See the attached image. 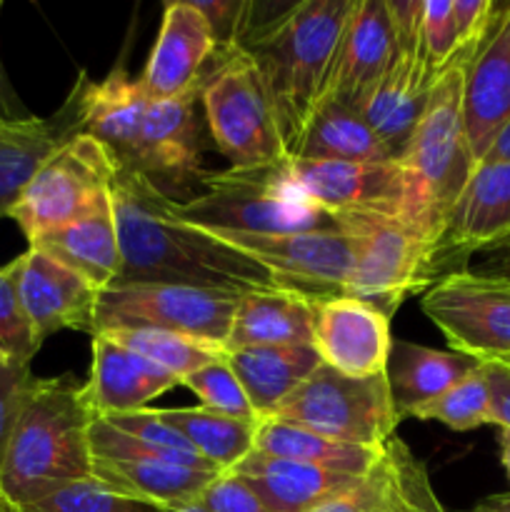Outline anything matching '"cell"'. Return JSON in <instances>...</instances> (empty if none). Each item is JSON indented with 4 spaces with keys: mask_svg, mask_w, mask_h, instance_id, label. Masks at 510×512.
<instances>
[{
    "mask_svg": "<svg viewBox=\"0 0 510 512\" xmlns=\"http://www.w3.org/2000/svg\"><path fill=\"white\" fill-rule=\"evenodd\" d=\"M200 230V228H198ZM228 248L248 255L273 275L283 290L308 295L313 300L345 295L353 270V243L343 230L313 233L243 235L225 230H205Z\"/></svg>",
    "mask_w": 510,
    "mask_h": 512,
    "instance_id": "13",
    "label": "cell"
},
{
    "mask_svg": "<svg viewBox=\"0 0 510 512\" xmlns=\"http://www.w3.org/2000/svg\"><path fill=\"white\" fill-rule=\"evenodd\" d=\"M200 100V88L180 98L155 100L145 113L138 148L133 163L138 173L153 180H188L203 173V140L200 123L195 115V103Z\"/></svg>",
    "mask_w": 510,
    "mask_h": 512,
    "instance_id": "22",
    "label": "cell"
},
{
    "mask_svg": "<svg viewBox=\"0 0 510 512\" xmlns=\"http://www.w3.org/2000/svg\"><path fill=\"white\" fill-rule=\"evenodd\" d=\"M500 463H503L505 475L510 480V428H500Z\"/></svg>",
    "mask_w": 510,
    "mask_h": 512,
    "instance_id": "50",
    "label": "cell"
},
{
    "mask_svg": "<svg viewBox=\"0 0 510 512\" xmlns=\"http://www.w3.org/2000/svg\"><path fill=\"white\" fill-rule=\"evenodd\" d=\"M200 193L170 200V210L185 225L243 235L313 233L343 230L340 218L310 203L288 173V160L253 170L200 173Z\"/></svg>",
    "mask_w": 510,
    "mask_h": 512,
    "instance_id": "4",
    "label": "cell"
},
{
    "mask_svg": "<svg viewBox=\"0 0 510 512\" xmlns=\"http://www.w3.org/2000/svg\"><path fill=\"white\" fill-rule=\"evenodd\" d=\"M105 335L173 373L180 380V385L190 373L228 355L225 345L195 338V335L170 333V330H110Z\"/></svg>",
    "mask_w": 510,
    "mask_h": 512,
    "instance_id": "34",
    "label": "cell"
},
{
    "mask_svg": "<svg viewBox=\"0 0 510 512\" xmlns=\"http://www.w3.org/2000/svg\"><path fill=\"white\" fill-rule=\"evenodd\" d=\"M90 453L98 460H133V463H168L180 468L210 470L218 473L213 465L205 463L198 453H183V450L160 448V445L145 443V440L125 435L105 423L103 418H95L90 425Z\"/></svg>",
    "mask_w": 510,
    "mask_h": 512,
    "instance_id": "36",
    "label": "cell"
},
{
    "mask_svg": "<svg viewBox=\"0 0 510 512\" xmlns=\"http://www.w3.org/2000/svg\"><path fill=\"white\" fill-rule=\"evenodd\" d=\"M0 512H20V510L15 508V505H10V503H5V500H0Z\"/></svg>",
    "mask_w": 510,
    "mask_h": 512,
    "instance_id": "52",
    "label": "cell"
},
{
    "mask_svg": "<svg viewBox=\"0 0 510 512\" xmlns=\"http://www.w3.org/2000/svg\"><path fill=\"white\" fill-rule=\"evenodd\" d=\"M238 298V293L190 285L115 283L98 295L90 335L110 330H170L225 345Z\"/></svg>",
    "mask_w": 510,
    "mask_h": 512,
    "instance_id": "10",
    "label": "cell"
},
{
    "mask_svg": "<svg viewBox=\"0 0 510 512\" xmlns=\"http://www.w3.org/2000/svg\"><path fill=\"white\" fill-rule=\"evenodd\" d=\"M30 118L28 108L23 105V100L15 93L13 83H10L8 73H5V65L0 60V120H25Z\"/></svg>",
    "mask_w": 510,
    "mask_h": 512,
    "instance_id": "47",
    "label": "cell"
},
{
    "mask_svg": "<svg viewBox=\"0 0 510 512\" xmlns=\"http://www.w3.org/2000/svg\"><path fill=\"white\" fill-rule=\"evenodd\" d=\"M33 380L35 375L30 373L28 363L8 360V363L0 365V470H3L15 420H18V413L23 408L25 395H28Z\"/></svg>",
    "mask_w": 510,
    "mask_h": 512,
    "instance_id": "41",
    "label": "cell"
},
{
    "mask_svg": "<svg viewBox=\"0 0 510 512\" xmlns=\"http://www.w3.org/2000/svg\"><path fill=\"white\" fill-rule=\"evenodd\" d=\"M3 363H8V358H5V353L0 350V365H3Z\"/></svg>",
    "mask_w": 510,
    "mask_h": 512,
    "instance_id": "53",
    "label": "cell"
},
{
    "mask_svg": "<svg viewBox=\"0 0 510 512\" xmlns=\"http://www.w3.org/2000/svg\"><path fill=\"white\" fill-rule=\"evenodd\" d=\"M315 300L283 288L250 290L238 298L225 348L313 345Z\"/></svg>",
    "mask_w": 510,
    "mask_h": 512,
    "instance_id": "27",
    "label": "cell"
},
{
    "mask_svg": "<svg viewBox=\"0 0 510 512\" xmlns=\"http://www.w3.org/2000/svg\"><path fill=\"white\" fill-rule=\"evenodd\" d=\"M115 158L90 135H70L43 160L5 210L28 245L40 235L93 213L110 200Z\"/></svg>",
    "mask_w": 510,
    "mask_h": 512,
    "instance_id": "9",
    "label": "cell"
},
{
    "mask_svg": "<svg viewBox=\"0 0 510 512\" xmlns=\"http://www.w3.org/2000/svg\"><path fill=\"white\" fill-rule=\"evenodd\" d=\"M355 0H300L270 20H253L240 48L255 60L290 160L305 125L328 98L340 38Z\"/></svg>",
    "mask_w": 510,
    "mask_h": 512,
    "instance_id": "2",
    "label": "cell"
},
{
    "mask_svg": "<svg viewBox=\"0 0 510 512\" xmlns=\"http://www.w3.org/2000/svg\"><path fill=\"white\" fill-rule=\"evenodd\" d=\"M110 195L123 260L118 283L190 285L238 295L278 288L248 255L175 218L173 198L130 165L115 160Z\"/></svg>",
    "mask_w": 510,
    "mask_h": 512,
    "instance_id": "1",
    "label": "cell"
},
{
    "mask_svg": "<svg viewBox=\"0 0 510 512\" xmlns=\"http://www.w3.org/2000/svg\"><path fill=\"white\" fill-rule=\"evenodd\" d=\"M420 308L455 353L483 363L510 358V288L450 273L425 290Z\"/></svg>",
    "mask_w": 510,
    "mask_h": 512,
    "instance_id": "14",
    "label": "cell"
},
{
    "mask_svg": "<svg viewBox=\"0 0 510 512\" xmlns=\"http://www.w3.org/2000/svg\"><path fill=\"white\" fill-rule=\"evenodd\" d=\"M470 512H510V490L508 493L488 495V498H483L480 503H475Z\"/></svg>",
    "mask_w": 510,
    "mask_h": 512,
    "instance_id": "49",
    "label": "cell"
},
{
    "mask_svg": "<svg viewBox=\"0 0 510 512\" xmlns=\"http://www.w3.org/2000/svg\"><path fill=\"white\" fill-rule=\"evenodd\" d=\"M340 228L353 243L345 295L390 315L405 298L440 280V230L415 215H345Z\"/></svg>",
    "mask_w": 510,
    "mask_h": 512,
    "instance_id": "5",
    "label": "cell"
},
{
    "mask_svg": "<svg viewBox=\"0 0 510 512\" xmlns=\"http://www.w3.org/2000/svg\"><path fill=\"white\" fill-rule=\"evenodd\" d=\"M393 25V58L383 80L360 108L365 123L383 140L395 160L413 138L415 125L428 105L435 78L423 58L425 0H388Z\"/></svg>",
    "mask_w": 510,
    "mask_h": 512,
    "instance_id": "12",
    "label": "cell"
},
{
    "mask_svg": "<svg viewBox=\"0 0 510 512\" xmlns=\"http://www.w3.org/2000/svg\"><path fill=\"white\" fill-rule=\"evenodd\" d=\"M460 50L453 0H425L423 10V58L435 80L450 68Z\"/></svg>",
    "mask_w": 510,
    "mask_h": 512,
    "instance_id": "40",
    "label": "cell"
},
{
    "mask_svg": "<svg viewBox=\"0 0 510 512\" xmlns=\"http://www.w3.org/2000/svg\"><path fill=\"white\" fill-rule=\"evenodd\" d=\"M220 473L180 468L168 463H133V460L93 458V478L113 493L158 510L195 503Z\"/></svg>",
    "mask_w": 510,
    "mask_h": 512,
    "instance_id": "29",
    "label": "cell"
},
{
    "mask_svg": "<svg viewBox=\"0 0 510 512\" xmlns=\"http://www.w3.org/2000/svg\"><path fill=\"white\" fill-rule=\"evenodd\" d=\"M160 418L178 430L185 443L218 473H230L255 450L258 420H240L203 405L160 410Z\"/></svg>",
    "mask_w": 510,
    "mask_h": 512,
    "instance_id": "33",
    "label": "cell"
},
{
    "mask_svg": "<svg viewBox=\"0 0 510 512\" xmlns=\"http://www.w3.org/2000/svg\"><path fill=\"white\" fill-rule=\"evenodd\" d=\"M218 53L213 30L195 0H170L163 8L160 33L140 73L150 103L180 98L200 88L205 68Z\"/></svg>",
    "mask_w": 510,
    "mask_h": 512,
    "instance_id": "18",
    "label": "cell"
},
{
    "mask_svg": "<svg viewBox=\"0 0 510 512\" xmlns=\"http://www.w3.org/2000/svg\"><path fill=\"white\" fill-rule=\"evenodd\" d=\"M230 473L243 478L270 512H313L358 485L363 478V475L333 473L315 465L275 458L258 450H253Z\"/></svg>",
    "mask_w": 510,
    "mask_h": 512,
    "instance_id": "24",
    "label": "cell"
},
{
    "mask_svg": "<svg viewBox=\"0 0 510 512\" xmlns=\"http://www.w3.org/2000/svg\"><path fill=\"white\" fill-rule=\"evenodd\" d=\"M510 238V163H478L453 205L440 240V278L460 273L470 255Z\"/></svg>",
    "mask_w": 510,
    "mask_h": 512,
    "instance_id": "16",
    "label": "cell"
},
{
    "mask_svg": "<svg viewBox=\"0 0 510 512\" xmlns=\"http://www.w3.org/2000/svg\"><path fill=\"white\" fill-rule=\"evenodd\" d=\"M20 265H23L20 255L0 265V350L8 360L30 365L40 350V343L20 300Z\"/></svg>",
    "mask_w": 510,
    "mask_h": 512,
    "instance_id": "37",
    "label": "cell"
},
{
    "mask_svg": "<svg viewBox=\"0 0 510 512\" xmlns=\"http://www.w3.org/2000/svg\"><path fill=\"white\" fill-rule=\"evenodd\" d=\"M20 512H160L153 505L135 503L98 483L95 478L78 480L55 490L48 498L18 508Z\"/></svg>",
    "mask_w": 510,
    "mask_h": 512,
    "instance_id": "39",
    "label": "cell"
},
{
    "mask_svg": "<svg viewBox=\"0 0 510 512\" xmlns=\"http://www.w3.org/2000/svg\"><path fill=\"white\" fill-rule=\"evenodd\" d=\"M230 368L238 375L258 418L273 410L323 365L313 345H260L228 350Z\"/></svg>",
    "mask_w": 510,
    "mask_h": 512,
    "instance_id": "28",
    "label": "cell"
},
{
    "mask_svg": "<svg viewBox=\"0 0 510 512\" xmlns=\"http://www.w3.org/2000/svg\"><path fill=\"white\" fill-rule=\"evenodd\" d=\"M160 512H205V510H200L198 505L190 503V505H183V508H168V510H160Z\"/></svg>",
    "mask_w": 510,
    "mask_h": 512,
    "instance_id": "51",
    "label": "cell"
},
{
    "mask_svg": "<svg viewBox=\"0 0 510 512\" xmlns=\"http://www.w3.org/2000/svg\"><path fill=\"white\" fill-rule=\"evenodd\" d=\"M483 368L490 388V405H493V425L510 428V365L488 360Z\"/></svg>",
    "mask_w": 510,
    "mask_h": 512,
    "instance_id": "46",
    "label": "cell"
},
{
    "mask_svg": "<svg viewBox=\"0 0 510 512\" xmlns=\"http://www.w3.org/2000/svg\"><path fill=\"white\" fill-rule=\"evenodd\" d=\"M393 58L388 0H355L340 38L328 98L358 110L383 80Z\"/></svg>",
    "mask_w": 510,
    "mask_h": 512,
    "instance_id": "21",
    "label": "cell"
},
{
    "mask_svg": "<svg viewBox=\"0 0 510 512\" xmlns=\"http://www.w3.org/2000/svg\"><path fill=\"white\" fill-rule=\"evenodd\" d=\"M480 163H510V120L498 130Z\"/></svg>",
    "mask_w": 510,
    "mask_h": 512,
    "instance_id": "48",
    "label": "cell"
},
{
    "mask_svg": "<svg viewBox=\"0 0 510 512\" xmlns=\"http://www.w3.org/2000/svg\"><path fill=\"white\" fill-rule=\"evenodd\" d=\"M480 365L483 360L455 353V350H435L393 338L385 378H388L390 398H393L398 418H413L415 410L448 393Z\"/></svg>",
    "mask_w": 510,
    "mask_h": 512,
    "instance_id": "26",
    "label": "cell"
},
{
    "mask_svg": "<svg viewBox=\"0 0 510 512\" xmlns=\"http://www.w3.org/2000/svg\"><path fill=\"white\" fill-rule=\"evenodd\" d=\"M20 258H23L18 280L20 300L38 343L43 345L60 330L93 333L100 290L45 255L43 250L28 248Z\"/></svg>",
    "mask_w": 510,
    "mask_h": 512,
    "instance_id": "20",
    "label": "cell"
},
{
    "mask_svg": "<svg viewBox=\"0 0 510 512\" xmlns=\"http://www.w3.org/2000/svg\"><path fill=\"white\" fill-rule=\"evenodd\" d=\"M75 135L68 105L53 118L0 120V213L15 203L43 160Z\"/></svg>",
    "mask_w": 510,
    "mask_h": 512,
    "instance_id": "30",
    "label": "cell"
},
{
    "mask_svg": "<svg viewBox=\"0 0 510 512\" xmlns=\"http://www.w3.org/2000/svg\"><path fill=\"white\" fill-rule=\"evenodd\" d=\"M195 505L205 512H270L235 473H220L195 500Z\"/></svg>",
    "mask_w": 510,
    "mask_h": 512,
    "instance_id": "44",
    "label": "cell"
},
{
    "mask_svg": "<svg viewBox=\"0 0 510 512\" xmlns=\"http://www.w3.org/2000/svg\"><path fill=\"white\" fill-rule=\"evenodd\" d=\"M473 53L475 50L458 53L450 68L435 80L413 138L408 140L398 160L413 175L420 195L445 228H448L450 210L463 195L478 165L470 150L463 118L465 65Z\"/></svg>",
    "mask_w": 510,
    "mask_h": 512,
    "instance_id": "7",
    "label": "cell"
},
{
    "mask_svg": "<svg viewBox=\"0 0 510 512\" xmlns=\"http://www.w3.org/2000/svg\"><path fill=\"white\" fill-rule=\"evenodd\" d=\"M300 193L335 218L345 215H415L445 235V225L420 195L413 175L398 163L288 160Z\"/></svg>",
    "mask_w": 510,
    "mask_h": 512,
    "instance_id": "11",
    "label": "cell"
},
{
    "mask_svg": "<svg viewBox=\"0 0 510 512\" xmlns=\"http://www.w3.org/2000/svg\"><path fill=\"white\" fill-rule=\"evenodd\" d=\"M270 418L363 448H383L400 425L385 373L350 378L325 363Z\"/></svg>",
    "mask_w": 510,
    "mask_h": 512,
    "instance_id": "8",
    "label": "cell"
},
{
    "mask_svg": "<svg viewBox=\"0 0 510 512\" xmlns=\"http://www.w3.org/2000/svg\"><path fill=\"white\" fill-rule=\"evenodd\" d=\"M0 500H3V498H0Z\"/></svg>",
    "mask_w": 510,
    "mask_h": 512,
    "instance_id": "58",
    "label": "cell"
},
{
    "mask_svg": "<svg viewBox=\"0 0 510 512\" xmlns=\"http://www.w3.org/2000/svg\"><path fill=\"white\" fill-rule=\"evenodd\" d=\"M415 420H435L458 433L493 425V405H490V388L485 378V368L480 365L475 373L460 380L458 385L435 398L433 403L423 405L413 413Z\"/></svg>",
    "mask_w": 510,
    "mask_h": 512,
    "instance_id": "35",
    "label": "cell"
},
{
    "mask_svg": "<svg viewBox=\"0 0 510 512\" xmlns=\"http://www.w3.org/2000/svg\"><path fill=\"white\" fill-rule=\"evenodd\" d=\"M390 318L353 295L315 300L313 348L320 360L350 378L383 375L388 368Z\"/></svg>",
    "mask_w": 510,
    "mask_h": 512,
    "instance_id": "15",
    "label": "cell"
},
{
    "mask_svg": "<svg viewBox=\"0 0 510 512\" xmlns=\"http://www.w3.org/2000/svg\"><path fill=\"white\" fill-rule=\"evenodd\" d=\"M93 420L83 385L35 378L10 435L0 470V498L25 508L65 485L93 478Z\"/></svg>",
    "mask_w": 510,
    "mask_h": 512,
    "instance_id": "3",
    "label": "cell"
},
{
    "mask_svg": "<svg viewBox=\"0 0 510 512\" xmlns=\"http://www.w3.org/2000/svg\"><path fill=\"white\" fill-rule=\"evenodd\" d=\"M500 363H505V365H510V358H505V360H500Z\"/></svg>",
    "mask_w": 510,
    "mask_h": 512,
    "instance_id": "54",
    "label": "cell"
},
{
    "mask_svg": "<svg viewBox=\"0 0 510 512\" xmlns=\"http://www.w3.org/2000/svg\"><path fill=\"white\" fill-rule=\"evenodd\" d=\"M0 8H3V3H0Z\"/></svg>",
    "mask_w": 510,
    "mask_h": 512,
    "instance_id": "56",
    "label": "cell"
},
{
    "mask_svg": "<svg viewBox=\"0 0 510 512\" xmlns=\"http://www.w3.org/2000/svg\"><path fill=\"white\" fill-rule=\"evenodd\" d=\"M200 103L210 138L230 168H268L288 160L258 65L243 48L213 55L200 78Z\"/></svg>",
    "mask_w": 510,
    "mask_h": 512,
    "instance_id": "6",
    "label": "cell"
},
{
    "mask_svg": "<svg viewBox=\"0 0 510 512\" xmlns=\"http://www.w3.org/2000/svg\"><path fill=\"white\" fill-rule=\"evenodd\" d=\"M65 105L73 118L75 135H90L118 163H133L150 98L140 78H133L125 65L113 68L98 83L83 73Z\"/></svg>",
    "mask_w": 510,
    "mask_h": 512,
    "instance_id": "17",
    "label": "cell"
},
{
    "mask_svg": "<svg viewBox=\"0 0 510 512\" xmlns=\"http://www.w3.org/2000/svg\"><path fill=\"white\" fill-rule=\"evenodd\" d=\"M460 273H468L470 278L493 285H510V238L493 245V248L470 255Z\"/></svg>",
    "mask_w": 510,
    "mask_h": 512,
    "instance_id": "45",
    "label": "cell"
},
{
    "mask_svg": "<svg viewBox=\"0 0 510 512\" xmlns=\"http://www.w3.org/2000/svg\"><path fill=\"white\" fill-rule=\"evenodd\" d=\"M185 388L200 400V405L215 413L233 415L240 420H260L240 385L238 375L230 368L228 358H220L205 368L195 370L183 380Z\"/></svg>",
    "mask_w": 510,
    "mask_h": 512,
    "instance_id": "38",
    "label": "cell"
},
{
    "mask_svg": "<svg viewBox=\"0 0 510 512\" xmlns=\"http://www.w3.org/2000/svg\"><path fill=\"white\" fill-rule=\"evenodd\" d=\"M90 338V375L83 390L95 418L143 410L150 400L180 385L173 373L115 343L105 333Z\"/></svg>",
    "mask_w": 510,
    "mask_h": 512,
    "instance_id": "23",
    "label": "cell"
},
{
    "mask_svg": "<svg viewBox=\"0 0 510 512\" xmlns=\"http://www.w3.org/2000/svg\"><path fill=\"white\" fill-rule=\"evenodd\" d=\"M503 288H510V285H503Z\"/></svg>",
    "mask_w": 510,
    "mask_h": 512,
    "instance_id": "55",
    "label": "cell"
},
{
    "mask_svg": "<svg viewBox=\"0 0 510 512\" xmlns=\"http://www.w3.org/2000/svg\"><path fill=\"white\" fill-rule=\"evenodd\" d=\"M28 248L43 250L45 255L88 280L100 293L108 290L110 285L118 283L120 270H123L113 195L98 210L63 225V228L40 235Z\"/></svg>",
    "mask_w": 510,
    "mask_h": 512,
    "instance_id": "25",
    "label": "cell"
},
{
    "mask_svg": "<svg viewBox=\"0 0 510 512\" xmlns=\"http://www.w3.org/2000/svg\"><path fill=\"white\" fill-rule=\"evenodd\" d=\"M290 160H345L388 163L395 160L363 115L338 100H323L305 125Z\"/></svg>",
    "mask_w": 510,
    "mask_h": 512,
    "instance_id": "31",
    "label": "cell"
},
{
    "mask_svg": "<svg viewBox=\"0 0 510 512\" xmlns=\"http://www.w3.org/2000/svg\"><path fill=\"white\" fill-rule=\"evenodd\" d=\"M0 218H3V213H0Z\"/></svg>",
    "mask_w": 510,
    "mask_h": 512,
    "instance_id": "57",
    "label": "cell"
},
{
    "mask_svg": "<svg viewBox=\"0 0 510 512\" xmlns=\"http://www.w3.org/2000/svg\"><path fill=\"white\" fill-rule=\"evenodd\" d=\"M105 423L113 425L115 430L125 435H133V438L145 440V443L160 445V448L170 450H183V453H195L188 443H185L183 435L175 428H170L163 418H160V410H133V413H120V415H105Z\"/></svg>",
    "mask_w": 510,
    "mask_h": 512,
    "instance_id": "42",
    "label": "cell"
},
{
    "mask_svg": "<svg viewBox=\"0 0 510 512\" xmlns=\"http://www.w3.org/2000/svg\"><path fill=\"white\" fill-rule=\"evenodd\" d=\"M463 118L475 163L510 120V5L498 8L488 33L465 65Z\"/></svg>",
    "mask_w": 510,
    "mask_h": 512,
    "instance_id": "19",
    "label": "cell"
},
{
    "mask_svg": "<svg viewBox=\"0 0 510 512\" xmlns=\"http://www.w3.org/2000/svg\"><path fill=\"white\" fill-rule=\"evenodd\" d=\"M385 508H388V468L380 455L378 465L363 475L358 485L313 512H385Z\"/></svg>",
    "mask_w": 510,
    "mask_h": 512,
    "instance_id": "43",
    "label": "cell"
},
{
    "mask_svg": "<svg viewBox=\"0 0 510 512\" xmlns=\"http://www.w3.org/2000/svg\"><path fill=\"white\" fill-rule=\"evenodd\" d=\"M383 448L338 443V440H330L325 435L313 433V430L280 423V420L273 418H260L258 435H255V450L258 453L345 475H368L378 465Z\"/></svg>",
    "mask_w": 510,
    "mask_h": 512,
    "instance_id": "32",
    "label": "cell"
}]
</instances>
